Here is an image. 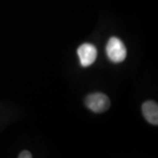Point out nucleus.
<instances>
[{
	"mask_svg": "<svg viewBox=\"0 0 158 158\" xmlns=\"http://www.w3.org/2000/svg\"><path fill=\"white\" fill-rule=\"evenodd\" d=\"M108 59L113 63H120L127 57V48L123 41L117 37H111L106 47Z\"/></svg>",
	"mask_w": 158,
	"mask_h": 158,
	"instance_id": "nucleus-1",
	"label": "nucleus"
},
{
	"mask_svg": "<svg viewBox=\"0 0 158 158\" xmlns=\"http://www.w3.org/2000/svg\"><path fill=\"white\" fill-rule=\"evenodd\" d=\"M86 107L95 113H101L107 111L110 107V99L106 94L101 92H94L85 98Z\"/></svg>",
	"mask_w": 158,
	"mask_h": 158,
	"instance_id": "nucleus-2",
	"label": "nucleus"
},
{
	"mask_svg": "<svg viewBox=\"0 0 158 158\" xmlns=\"http://www.w3.org/2000/svg\"><path fill=\"white\" fill-rule=\"evenodd\" d=\"M80 64L83 67H89L96 61L98 56V51L95 46L91 43H84L77 48Z\"/></svg>",
	"mask_w": 158,
	"mask_h": 158,
	"instance_id": "nucleus-3",
	"label": "nucleus"
},
{
	"mask_svg": "<svg viewBox=\"0 0 158 158\" xmlns=\"http://www.w3.org/2000/svg\"><path fill=\"white\" fill-rule=\"evenodd\" d=\"M142 114L145 119L151 125H158V105L156 102L148 100L143 103L141 106Z\"/></svg>",
	"mask_w": 158,
	"mask_h": 158,
	"instance_id": "nucleus-4",
	"label": "nucleus"
},
{
	"mask_svg": "<svg viewBox=\"0 0 158 158\" xmlns=\"http://www.w3.org/2000/svg\"><path fill=\"white\" fill-rule=\"evenodd\" d=\"M19 158H32V154L27 151V150H24L22 152L19 153V155L18 156Z\"/></svg>",
	"mask_w": 158,
	"mask_h": 158,
	"instance_id": "nucleus-5",
	"label": "nucleus"
}]
</instances>
